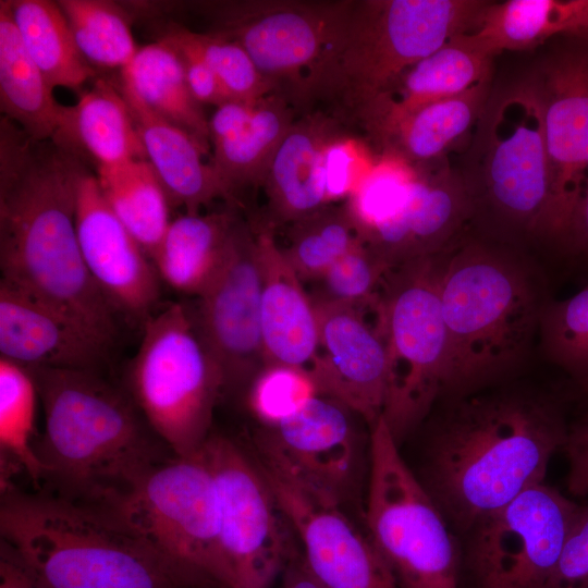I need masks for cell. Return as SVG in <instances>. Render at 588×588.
<instances>
[{
    "label": "cell",
    "instance_id": "obj_1",
    "mask_svg": "<svg viewBox=\"0 0 588 588\" xmlns=\"http://www.w3.org/2000/svg\"><path fill=\"white\" fill-rule=\"evenodd\" d=\"M86 163L0 119V282L60 313L111 351L119 316L85 265L76 207Z\"/></svg>",
    "mask_w": 588,
    "mask_h": 588
},
{
    "label": "cell",
    "instance_id": "obj_2",
    "mask_svg": "<svg viewBox=\"0 0 588 588\" xmlns=\"http://www.w3.org/2000/svg\"><path fill=\"white\" fill-rule=\"evenodd\" d=\"M443 400L419 479L448 523L470 530L543 482L568 426L554 399L528 387L497 383Z\"/></svg>",
    "mask_w": 588,
    "mask_h": 588
},
{
    "label": "cell",
    "instance_id": "obj_3",
    "mask_svg": "<svg viewBox=\"0 0 588 588\" xmlns=\"http://www.w3.org/2000/svg\"><path fill=\"white\" fill-rule=\"evenodd\" d=\"M26 368L44 409V432L35 452L50 493L105 507L175 456L127 391L100 371Z\"/></svg>",
    "mask_w": 588,
    "mask_h": 588
},
{
    "label": "cell",
    "instance_id": "obj_4",
    "mask_svg": "<svg viewBox=\"0 0 588 588\" xmlns=\"http://www.w3.org/2000/svg\"><path fill=\"white\" fill-rule=\"evenodd\" d=\"M490 1L339 0L328 41L292 106L320 110L345 127L412 65L473 33Z\"/></svg>",
    "mask_w": 588,
    "mask_h": 588
},
{
    "label": "cell",
    "instance_id": "obj_5",
    "mask_svg": "<svg viewBox=\"0 0 588 588\" xmlns=\"http://www.w3.org/2000/svg\"><path fill=\"white\" fill-rule=\"evenodd\" d=\"M1 539L48 588H210L111 511L48 491L1 487Z\"/></svg>",
    "mask_w": 588,
    "mask_h": 588
},
{
    "label": "cell",
    "instance_id": "obj_6",
    "mask_svg": "<svg viewBox=\"0 0 588 588\" xmlns=\"http://www.w3.org/2000/svg\"><path fill=\"white\" fill-rule=\"evenodd\" d=\"M439 267L448 399L497 384L518 369L547 301L530 265L491 242L462 235L440 253Z\"/></svg>",
    "mask_w": 588,
    "mask_h": 588
},
{
    "label": "cell",
    "instance_id": "obj_7",
    "mask_svg": "<svg viewBox=\"0 0 588 588\" xmlns=\"http://www.w3.org/2000/svg\"><path fill=\"white\" fill-rule=\"evenodd\" d=\"M467 152L458 171L471 201V222L503 240L549 236V161L531 74L491 90Z\"/></svg>",
    "mask_w": 588,
    "mask_h": 588
},
{
    "label": "cell",
    "instance_id": "obj_8",
    "mask_svg": "<svg viewBox=\"0 0 588 588\" xmlns=\"http://www.w3.org/2000/svg\"><path fill=\"white\" fill-rule=\"evenodd\" d=\"M127 393L156 436L177 457L198 454L224 394L186 304L172 303L143 326L127 371Z\"/></svg>",
    "mask_w": 588,
    "mask_h": 588
},
{
    "label": "cell",
    "instance_id": "obj_9",
    "mask_svg": "<svg viewBox=\"0 0 588 588\" xmlns=\"http://www.w3.org/2000/svg\"><path fill=\"white\" fill-rule=\"evenodd\" d=\"M439 255L389 269L372 303L388 358L382 418L397 443L446 391L448 335L439 294Z\"/></svg>",
    "mask_w": 588,
    "mask_h": 588
},
{
    "label": "cell",
    "instance_id": "obj_10",
    "mask_svg": "<svg viewBox=\"0 0 588 588\" xmlns=\"http://www.w3.org/2000/svg\"><path fill=\"white\" fill-rule=\"evenodd\" d=\"M365 530L401 588H461L449 523L381 417L370 429Z\"/></svg>",
    "mask_w": 588,
    "mask_h": 588
},
{
    "label": "cell",
    "instance_id": "obj_11",
    "mask_svg": "<svg viewBox=\"0 0 588 588\" xmlns=\"http://www.w3.org/2000/svg\"><path fill=\"white\" fill-rule=\"evenodd\" d=\"M353 220L360 241L391 269L446 249L471 222L473 207L460 171L444 157L372 179Z\"/></svg>",
    "mask_w": 588,
    "mask_h": 588
},
{
    "label": "cell",
    "instance_id": "obj_12",
    "mask_svg": "<svg viewBox=\"0 0 588 588\" xmlns=\"http://www.w3.org/2000/svg\"><path fill=\"white\" fill-rule=\"evenodd\" d=\"M105 509L174 561L224 586L217 493L200 453L155 466Z\"/></svg>",
    "mask_w": 588,
    "mask_h": 588
},
{
    "label": "cell",
    "instance_id": "obj_13",
    "mask_svg": "<svg viewBox=\"0 0 588 588\" xmlns=\"http://www.w3.org/2000/svg\"><path fill=\"white\" fill-rule=\"evenodd\" d=\"M199 453L217 493L224 586L270 588L291 559L260 465L222 434L211 433Z\"/></svg>",
    "mask_w": 588,
    "mask_h": 588
},
{
    "label": "cell",
    "instance_id": "obj_14",
    "mask_svg": "<svg viewBox=\"0 0 588 588\" xmlns=\"http://www.w3.org/2000/svg\"><path fill=\"white\" fill-rule=\"evenodd\" d=\"M579 504L544 482L470 528L466 565L475 588H548Z\"/></svg>",
    "mask_w": 588,
    "mask_h": 588
},
{
    "label": "cell",
    "instance_id": "obj_15",
    "mask_svg": "<svg viewBox=\"0 0 588 588\" xmlns=\"http://www.w3.org/2000/svg\"><path fill=\"white\" fill-rule=\"evenodd\" d=\"M262 274L257 237L236 217L221 266L188 306L195 329L219 367L224 394L247 392L267 367L260 324Z\"/></svg>",
    "mask_w": 588,
    "mask_h": 588
},
{
    "label": "cell",
    "instance_id": "obj_16",
    "mask_svg": "<svg viewBox=\"0 0 588 588\" xmlns=\"http://www.w3.org/2000/svg\"><path fill=\"white\" fill-rule=\"evenodd\" d=\"M339 0H246L198 4L211 33L238 44L291 103L326 46Z\"/></svg>",
    "mask_w": 588,
    "mask_h": 588
},
{
    "label": "cell",
    "instance_id": "obj_17",
    "mask_svg": "<svg viewBox=\"0 0 588 588\" xmlns=\"http://www.w3.org/2000/svg\"><path fill=\"white\" fill-rule=\"evenodd\" d=\"M530 74L549 161V236L564 237L588 177V44L554 51Z\"/></svg>",
    "mask_w": 588,
    "mask_h": 588
},
{
    "label": "cell",
    "instance_id": "obj_18",
    "mask_svg": "<svg viewBox=\"0 0 588 588\" xmlns=\"http://www.w3.org/2000/svg\"><path fill=\"white\" fill-rule=\"evenodd\" d=\"M259 465L302 542L307 567L326 588H401L367 531L348 518L340 502Z\"/></svg>",
    "mask_w": 588,
    "mask_h": 588
},
{
    "label": "cell",
    "instance_id": "obj_19",
    "mask_svg": "<svg viewBox=\"0 0 588 588\" xmlns=\"http://www.w3.org/2000/svg\"><path fill=\"white\" fill-rule=\"evenodd\" d=\"M76 231L87 270L102 295L119 317L143 328L157 313L161 280L89 171L78 189Z\"/></svg>",
    "mask_w": 588,
    "mask_h": 588
},
{
    "label": "cell",
    "instance_id": "obj_20",
    "mask_svg": "<svg viewBox=\"0 0 588 588\" xmlns=\"http://www.w3.org/2000/svg\"><path fill=\"white\" fill-rule=\"evenodd\" d=\"M319 345L308 370L321 395L359 415L370 429L382 417L388 393V358L377 327L357 305L313 302Z\"/></svg>",
    "mask_w": 588,
    "mask_h": 588
},
{
    "label": "cell",
    "instance_id": "obj_21",
    "mask_svg": "<svg viewBox=\"0 0 588 588\" xmlns=\"http://www.w3.org/2000/svg\"><path fill=\"white\" fill-rule=\"evenodd\" d=\"M343 404L324 395L268 428L261 463L341 503L354 476L357 444Z\"/></svg>",
    "mask_w": 588,
    "mask_h": 588
},
{
    "label": "cell",
    "instance_id": "obj_22",
    "mask_svg": "<svg viewBox=\"0 0 588 588\" xmlns=\"http://www.w3.org/2000/svg\"><path fill=\"white\" fill-rule=\"evenodd\" d=\"M346 127L320 110L302 113L279 144L261 187L267 196L262 220H249L256 229L273 231L328 205L326 154Z\"/></svg>",
    "mask_w": 588,
    "mask_h": 588
},
{
    "label": "cell",
    "instance_id": "obj_23",
    "mask_svg": "<svg viewBox=\"0 0 588 588\" xmlns=\"http://www.w3.org/2000/svg\"><path fill=\"white\" fill-rule=\"evenodd\" d=\"M491 94V79L468 90L406 112L371 108L356 123L377 156L392 157L409 166L439 160L476 126Z\"/></svg>",
    "mask_w": 588,
    "mask_h": 588
},
{
    "label": "cell",
    "instance_id": "obj_24",
    "mask_svg": "<svg viewBox=\"0 0 588 588\" xmlns=\"http://www.w3.org/2000/svg\"><path fill=\"white\" fill-rule=\"evenodd\" d=\"M109 355L76 323L0 282V357L24 367L100 371Z\"/></svg>",
    "mask_w": 588,
    "mask_h": 588
},
{
    "label": "cell",
    "instance_id": "obj_25",
    "mask_svg": "<svg viewBox=\"0 0 588 588\" xmlns=\"http://www.w3.org/2000/svg\"><path fill=\"white\" fill-rule=\"evenodd\" d=\"M252 228L257 237L262 274L260 324L267 366L307 368L319 345L314 303L278 247L273 231Z\"/></svg>",
    "mask_w": 588,
    "mask_h": 588
},
{
    "label": "cell",
    "instance_id": "obj_26",
    "mask_svg": "<svg viewBox=\"0 0 588 588\" xmlns=\"http://www.w3.org/2000/svg\"><path fill=\"white\" fill-rule=\"evenodd\" d=\"M51 142L97 170L147 160L124 97L103 78L81 91L75 105L63 106Z\"/></svg>",
    "mask_w": 588,
    "mask_h": 588
},
{
    "label": "cell",
    "instance_id": "obj_27",
    "mask_svg": "<svg viewBox=\"0 0 588 588\" xmlns=\"http://www.w3.org/2000/svg\"><path fill=\"white\" fill-rule=\"evenodd\" d=\"M120 91L131 111L147 161L161 182L170 206L184 207L186 213L196 215L216 198L231 203L211 162L204 161L208 152L200 144L132 95Z\"/></svg>",
    "mask_w": 588,
    "mask_h": 588
},
{
    "label": "cell",
    "instance_id": "obj_28",
    "mask_svg": "<svg viewBox=\"0 0 588 588\" xmlns=\"http://www.w3.org/2000/svg\"><path fill=\"white\" fill-rule=\"evenodd\" d=\"M493 58L471 33L460 34L407 69L388 93L364 111L376 108L406 112L460 95L491 79Z\"/></svg>",
    "mask_w": 588,
    "mask_h": 588
},
{
    "label": "cell",
    "instance_id": "obj_29",
    "mask_svg": "<svg viewBox=\"0 0 588 588\" xmlns=\"http://www.w3.org/2000/svg\"><path fill=\"white\" fill-rule=\"evenodd\" d=\"M119 88L150 111L182 128L209 152V120L193 96L183 62L176 50L163 40L140 47L121 70Z\"/></svg>",
    "mask_w": 588,
    "mask_h": 588
},
{
    "label": "cell",
    "instance_id": "obj_30",
    "mask_svg": "<svg viewBox=\"0 0 588 588\" xmlns=\"http://www.w3.org/2000/svg\"><path fill=\"white\" fill-rule=\"evenodd\" d=\"M236 217L233 210H225L185 213L171 220L150 256L160 280L197 297L221 266Z\"/></svg>",
    "mask_w": 588,
    "mask_h": 588
},
{
    "label": "cell",
    "instance_id": "obj_31",
    "mask_svg": "<svg viewBox=\"0 0 588 588\" xmlns=\"http://www.w3.org/2000/svg\"><path fill=\"white\" fill-rule=\"evenodd\" d=\"M25 49L7 0L0 1V108L2 117L36 140H51L63 106Z\"/></svg>",
    "mask_w": 588,
    "mask_h": 588
},
{
    "label": "cell",
    "instance_id": "obj_32",
    "mask_svg": "<svg viewBox=\"0 0 588 588\" xmlns=\"http://www.w3.org/2000/svg\"><path fill=\"white\" fill-rule=\"evenodd\" d=\"M295 109L280 93L259 100L249 122L212 142L210 161L226 188L231 203L248 187H261L269 163L295 121Z\"/></svg>",
    "mask_w": 588,
    "mask_h": 588
},
{
    "label": "cell",
    "instance_id": "obj_33",
    "mask_svg": "<svg viewBox=\"0 0 588 588\" xmlns=\"http://www.w3.org/2000/svg\"><path fill=\"white\" fill-rule=\"evenodd\" d=\"M8 4L25 49L49 84L79 91L96 70L79 53L58 2L9 0Z\"/></svg>",
    "mask_w": 588,
    "mask_h": 588
},
{
    "label": "cell",
    "instance_id": "obj_34",
    "mask_svg": "<svg viewBox=\"0 0 588 588\" xmlns=\"http://www.w3.org/2000/svg\"><path fill=\"white\" fill-rule=\"evenodd\" d=\"M110 209L150 257L171 220L167 193L147 160L97 170Z\"/></svg>",
    "mask_w": 588,
    "mask_h": 588
},
{
    "label": "cell",
    "instance_id": "obj_35",
    "mask_svg": "<svg viewBox=\"0 0 588 588\" xmlns=\"http://www.w3.org/2000/svg\"><path fill=\"white\" fill-rule=\"evenodd\" d=\"M572 0H507L486 8L473 38L488 53L529 50L564 34Z\"/></svg>",
    "mask_w": 588,
    "mask_h": 588
},
{
    "label": "cell",
    "instance_id": "obj_36",
    "mask_svg": "<svg viewBox=\"0 0 588 588\" xmlns=\"http://www.w3.org/2000/svg\"><path fill=\"white\" fill-rule=\"evenodd\" d=\"M75 45L91 68L123 70L139 48L131 19L120 4L103 0H60Z\"/></svg>",
    "mask_w": 588,
    "mask_h": 588
},
{
    "label": "cell",
    "instance_id": "obj_37",
    "mask_svg": "<svg viewBox=\"0 0 588 588\" xmlns=\"http://www.w3.org/2000/svg\"><path fill=\"white\" fill-rule=\"evenodd\" d=\"M37 400L38 391L30 371L0 357L1 464L20 468L36 483L42 476L34 439Z\"/></svg>",
    "mask_w": 588,
    "mask_h": 588
},
{
    "label": "cell",
    "instance_id": "obj_38",
    "mask_svg": "<svg viewBox=\"0 0 588 588\" xmlns=\"http://www.w3.org/2000/svg\"><path fill=\"white\" fill-rule=\"evenodd\" d=\"M289 244L281 248L301 280L320 279L360 238L346 204H328L290 224Z\"/></svg>",
    "mask_w": 588,
    "mask_h": 588
},
{
    "label": "cell",
    "instance_id": "obj_39",
    "mask_svg": "<svg viewBox=\"0 0 588 588\" xmlns=\"http://www.w3.org/2000/svg\"><path fill=\"white\" fill-rule=\"evenodd\" d=\"M163 35L195 50L212 70L230 100L256 103L278 93L235 41L211 32H193L176 24L168 26Z\"/></svg>",
    "mask_w": 588,
    "mask_h": 588
},
{
    "label": "cell",
    "instance_id": "obj_40",
    "mask_svg": "<svg viewBox=\"0 0 588 588\" xmlns=\"http://www.w3.org/2000/svg\"><path fill=\"white\" fill-rule=\"evenodd\" d=\"M538 335L552 363L579 383L588 378V284L569 298L546 302Z\"/></svg>",
    "mask_w": 588,
    "mask_h": 588
},
{
    "label": "cell",
    "instance_id": "obj_41",
    "mask_svg": "<svg viewBox=\"0 0 588 588\" xmlns=\"http://www.w3.org/2000/svg\"><path fill=\"white\" fill-rule=\"evenodd\" d=\"M321 395L307 368L269 365L246 392L249 409L267 428L274 427Z\"/></svg>",
    "mask_w": 588,
    "mask_h": 588
},
{
    "label": "cell",
    "instance_id": "obj_42",
    "mask_svg": "<svg viewBox=\"0 0 588 588\" xmlns=\"http://www.w3.org/2000/svg\"><path fill=\"white\" fill-rule=\"evenodd\" d=\"M388 270V266L359 241L321 275L323 292L318 301L351 305L370 302Z\"/></svg>",
    "mask_w": 588,
    "mask_h": 588
},
{
    "label": "cell",
    "instance_id": "obj_43",
    "mask_svg": "<svg viewBox=\"0 0 588 588\" xmlns=\"http://www.w3.org/2000/svg\"><path fill=\"white\" fill-rule=\"evenodd\" d=\"M548 588H588V504L576 512Z\"/></svg>",
    "mask_w": 588,
    "mask_h": 588
},
{
    "label": "cell",
    "instance_id": "obj_44",
    "mask_svg": "<svg viewBox=\"0 0 588 588\" xmlns=\"http://www.w3.org/2000/svg\"><path fill=\"white\" fill-rule=\"evenodd\" d=\"M363 157V144L343 132L329 145L326 154L328 201L348 197L359 180L356 177Z\"/></svg>",
    "mask_w": 588,
    "mask_h": 588
},
{
    "label": "cell",
    "instance_id": "obj_45",
    "mask_svg": "<svg viewBox=\"0 0 588 588\" xmlns=\"http://www.w3.org/2000/svg\"><path fill=\"white\" fill-rule=\"evenodd\" d=\"M160 40L171 45L179 53L183 62L188 87L200 105L219 107L226 101H231L212 70L195 50L168 35H162Z\"/></svg>",
    "mask_w": 588,
    "mask_h": 588
},
{
    "label": "cell",
    "instance_id": "obj_46",
    "mask_svg": "<svg viewBox=\"0 0 588 588\" xmlns=\"http://www.w3.org/2000/svg\"><path fill=\"white\" fill-rule=\"evenodd\" d=\"M562 450L568 461V491L577 497L588 495V408L567 427Z\"/></svg>",
    "mask_w": 588,
    "mask_h": 588
},
{
    "label": "cell",
    "instance_id": "obj_47",
    "mask_svg": "<svg viewBox=\"0 0 588 588\" xmlns=\"http://www.w3.org/2000/svg\"><path fill=\"white\" fill-rule=\"evenodd\" d=\"M0 588H48L27 560L3 539L0 540Z\"/></svg>",
    "mask_w": 588,
    "mask_h": 588
},
{
    "label": "cell",
    "instance_id": "obj_48",
    "mask_svg": "<svg viewBox=\"0 0 588 588\" xmlns=\"http://www.w3.org/2000/svg\"><path fill=\"white\" fill-rule=\"evenodd\" d=\"M256 103L231 100L217 107L209 119L210 144L245 126L252 119Z\"/></svg>",
    "mask_w": 588,
    "mask_h": 588
},
{
    "label": "cell",
    "instance_id": "obj_49",
    "mask_svg": "<svg viewBox=\"0 0 588 588\" xmlns=\"http://www.w3.org/2000/svg\"><path fill=\"white\" fill-rule=\"evenodd\" d=\"M563 238L583 253L588 254V177Z\"/></svg>",
    "mask_w": 588,
    "mask_h": 588
},
{
    "label": "cell",
    "instance_id": "obj_50",
    "mask_svg": "<svg viewBox=\"0 0 588 588\" xmlns=\"http://www.w3.org/2000/svg\"><path fill=\"white\" fill-rule=\"evenodd\" d=\"M281 588H326L309 571L303 556L291 559L283 571Z\"/></svg>",
    "mask_w": 588,
    "mask_h": 588
},
{
    "label": "cell",
    "instance_id": "obj_51",
    "mask_svg": "<svg viewBox=\"0 0 588 588\" xmlns=\"http://www.w3.org/2000/svg\"><path fill=\"white\" fill-rule=\"evenodd\" d=\"M563 35L588 44V0H572V12Z\"/></svg>",
    "mask_w": 588,
    "mask_h": 588
},
{
    "label": "cell",
    "instance_id": "obj_52",
    "mask_svg": "<svg viewBox=\"0 0 588 588\" xmlns=\"http://www.w3.org/2000/svg\"><path fill=\"white\" fill-rule=\"evenodd\" d=\"M583 392L588 395V378L579 383Z\"/></svg>",
    "mask_w": 588,
    "mask_h": 588
},
{
    "label": "cell",
    "instance_id": "obj_53",
    "mask_svg": "<svg viewBox=\"0 0 588 588\" xmlns=\"http://www.w3.org/2000/svg\"><path fill=\"white\" fill-rule=\"evenodd\" d=\"M211 588H226V587L223 586V585H217V586H213V587H211Z\"/></svg>",
    "mask_w": 588,
    "mask_h": 588
}]
</instances>
